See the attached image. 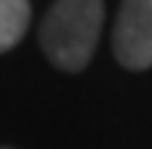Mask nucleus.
Returning a JSON list of instances; mask_svg holds the SVG:
<instances>
[{
  "label": "nucleus",
  "instance_id": "f03ea898",
  "mask_svg": "<svg viewBox=\"0 0 152 149\" xmlns=\"http://www.w3.org/2000/svg\"><path fill=\"white\" fill-rule=\"evenodd\" d=\"M111 50L126 70L152 67V0H120Z\"/></svg>",
  "mask_w": 152,
  "mask_h": 149
},
{
  "label": "nucleus",
  "instance_id": "f257e3e1",
  "mask_svg": "<svg viewBox=\"0 0 152 149\" xmlns=\"http://www.w3.org/2000/svg\"><path fill=\"white\" fill-rule=\"evenodd\" d=\"M105 20L102 0H56L38 29L44 56L64 73H79L96 53Z\"/></svg>",
  "mask_w": 152,
  "mask_h": 149
},
{
  "label": "nucleus",
  "instance_id": "20e7f679",
  "mask_svg": "<svg viewBox=\"0 0 152 149\" xmlns=\"http://www.w3.org/2000/svg\"><path fill=\"white\" fill-rule=\"evenodd\" d=\"M0 149H12V146H0Z\"/></svg>",
  "mask_w": 152,
  "mask_h": 149
},
{
  "label": "nucleus",
  "instance_id": "7ed1b4c3",
  "mask_svg": "<svg viewBox=\"0 0 152 149\" xmlns=\"http://www.w3.org/2000/svg\"><path fill=\"white\" fill-rule=\"evenodd\" d=\"M29 18V0H0V53H9L26 35Z\"/></svg>",
  "mask_w": 152,
  "mask_h": 149
}]
</instances>
